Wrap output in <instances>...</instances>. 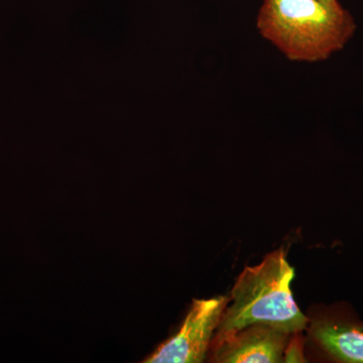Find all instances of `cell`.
<instances>
[{"instance_id": "7", "label": "cell", "mask_w": 363, "mask_h": 363, "mask_svg": "<svg viewBox=\"0 0 363 363\" xmlns=\"http://www.w3.org/2000/svg\"><path fill=\"white\" fill-rule=\"evenodd\" d=\"M320 1L324 2V4H328L331 6H340L338 0H320Z\"/></svg>"}, {"instance_id": "4", "label": "cell", "mask_w": 363, "mask_h": 363, "mask_svg": "<svg viewBox=\"0 0 363 363\" xmlns=\"http://www.w3.org/2000/svg\"><path fill=\"white\" fill-rule=\"evenodd\" d=\"M290 336L269 325H248L240 330L212 341L213 362H284V352Z\"/></svg>"}, {"instance_id": "2", "label": "cell", "mask_w": 363, "mask_h": 363, "mask_svg": "<svg viewBox=\"0 0 363 363\" xmlns=\"http://www.w3.org/2000/svg\"><path fill=\"white\" fill-rule=\"evenodd\" d=\"M294 278L295 269L284 248L269 253L257 266L245 267L231 290L213 340L257 323L290 335L307 328V317L294 298Z\"/></svg>"}, {"instance_id": "3", "label": "cell", "mask_w": 363, "mask_h": 363, "mask_svg": "<svg viewBox=\"0 0 363 363\" xmlns=\"http://www.w3.org/2000/svg\"><path fill=\"white\" fill-rule=\"evenodd\" d=\"M229 301L230 297L225 296L193 301L180 330L161 344L143 362H204Z\"/></svg>"}, {"instance_id": "1", "label": "cell", "mask_w": 363, "mask_h": 363, "mask_svg": "<svg viewBox=\"0 0 363 363\" xmlns=\"http://www.w3.org/2000/svg\"><path fill=\"white\" fill-rule=\"evenodd\" d=\"M357 28L342 6L320 0H264L257 18L259 35L298 63L330 58L350 43Z\"/></svg>"}, {"instance_id": "6", "label": "cell", "mask_w": 363, "mask_h": 363, "mask_svg": "<svg viewBox=\"0 0 363 363\" xmlns=\"http://www.w3.org/2000/svg\"><path fill=\"white\" fill-rule=\"evenodd\" d=\"M284 362H306L304 353H303V344L300 337L295 336L286 344L284 352Z\"/></svg>"}, {"instance_id": "5", "label": "cell", "mask_w": 363, "mask_h": 363, "mask_svg": "<svg viewBox=\"0 0 363 363\" xmlns=\"http://www.w3.org/2000/svg\"><path fill=\"white\" fill-rule=\"evenodd\" d=\"M309 334L335 362L363 363L362 322L342 315H326L313 320Z\"/></svg>"}]
</instances>
